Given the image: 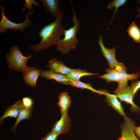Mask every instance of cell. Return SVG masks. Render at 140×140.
<instances>
[{"label": "cell", "instance_id": "obj_1", "mask_svg": "<svg viewBox=\"0 0 140 140\" xmlns=\"http://www.w3.org/2000/svg\"><path fill=\"white\" fill-rule=\"evenodd\" d=\"M63 13L60 10L54 21L44 26L41 30L38 36L41 38L39 44L30 45L29 47L34 52L46 50L50 46L56 45L63 35L65 28L62 24Z\"/></svg>", "mask_w": 140, "mask_h": 140}, {"label": "cell", "instance_id": "obj_2", "mask_svg": "<svg viewBox=\"0 0 140 140\" xmlns=\"http://www.w3.org/2000/svg\"><path fill=\"white\" fill-rule=\"evenodd\" d=\"M71 2L73 11L72 22L73 25L68 29L64 30V38L61 39L56 45L57 50L63 54L74 49L79 43L76 34L81 28L80 24L72 1H71Z\"/></svg>", "mask_w": 140, "mask_h": 140}, {"label": "cell", "instance_id": "obj_3", "mask_svg": "<svg viewBox=\"0 0 140 140\" xmlns=\"http://www.w3.org/2000/svg\"><path fill=\"white\" fill-rule=\"evenodd\" d=\"M31 55L26 57L24 55L18 47L13 46L9 49V51L5 57L8 65L12 70L22 71L26 66L28 60Z\"/></svg>", "mask_w": 140, "mask_h": 140}, {"label": "cell", "instance_id": "obj_4", "mask_svg": "<svg viewBox=\"0 0 140 140\" xmlns=\"http://www.w3.org/2000/svg\"><path fill=\"white\" fill-rule=\"evenodd\" d=\"M5 9L4 7V4L0 6L2 18L0 22V33H2L6 32L7 29L19 30L23 32L25 29L31 25V20L28 18L29 17L26 13L25 19L24 22L20 23H16L13 22L6 16L4 10Z\"/></svg>", "mask_w": 140, "mask_h": 140}, {"label": "cell", "instance_id": "obj_5", "mask_svg": "<svg viewBox=\"0 0 140 140\" xmlns=\"http://www.w3.org/2000/svg\"><path fill=\"white\" fill-rule=\"evenodd\" d=\"M114 92V94L121 101L131 105L130 110L132 112L140 114V107L133 101L134 96L130 86H127L120 89H115Z\"/></svg>", "mask_w": 140, "mask_h": 140}, {"label": "cell", "instance_id": "obj_6", "mask_svg": "<svg viewBox=\"0 0 140 140\" xmlns=\"http://www.w3.org/2000/svg\"><path fill=\"white\" fill-rule=\"evenodd\" d=\"M124 118V121L120 125L121 136L117 140H140L135 133L134 121L127 116Z\"/></svg>", "mask_w": 140, "mask_h": 140}, {"label": "cell", "instance_id": "obj_7", "mask_svg": "<svg viewBox=\"0 0 140 140\" xmlns=\"http://www.w3.org/2000/svg\"><path fill=\"white\" fill-rule=\"evenodd\" d=\"M115 69L119 73L120 79L118 83V86L116 89L118 90L127 86L128 81L129 80H136L140 76V73L128 74L127 73V69L122 63L118 62L116 64Z\"/></svg>", "mask_w": 140, "mask_h": 140}, {"label": "cell", "instance_id": "obj_8", "mask_svg": "<svg viewBox=\"0 0 140 140\" xmlns=\"http://www.w3.org/2000/svg\"><path fill=\"white\" fill-rule=\"evenodd\" d=\"M71 121L68 112L61 114L59 120L53 124L52 131L58 135L66 134L69 131L71 126Z\"/></svg>", "mask_w": 140, "mask_h": 140}, {"label": "cell", "instance_id": "obj_9", "mask_svg": "<svg viewBox=\"0 0 140 140\" xmlns=\"http://www.w3.org/2000/svg\"><path fill=\"white\" fill-rule=\"evenodd\" d=\"M98 44L103 56L107 61L109 67L115 69L116 64L118 62L115 58L116 48H108L104 45L102 35L99 36Z\"/></svg>", "mask_w": 140, "mask_h": 140}, {"label": "cell", "instance_id": "obj_10", "mask_svg": "<svg viewBox=\"0 0 140 140\" xmlns=\"http://www.w3.org/2000/svg\"><path fill=\"white\" fill-rule=\"evenodd\" d=\"M25 83L32 87L37 86L38 79L40 75V69L35 67L26 66L22 71Z\"/></svg>", "mask_w": 140, "mask_h": 140}, {"label": "cell", "instance_id": "obj_11", "mask_svg": "<svg viewBox=\"0 0 140 140\" xmlns=\"http://www.w3.org/2000/svg\"><path fill=\"white\" fill-rule=\"evenodd\" d=\"M101 90L105 96V101L108 105L111 107L124 117L126 116L124 108L117 96L115 94L109 93L106 90L101 89Z\"/></svg>", "mask_w": 140, "mask_h": 140}, {"label": "cell", "instance_id": "obj_12", "mask_svg": "<svg viewBox=\"0 0 140 140\" xmlns=\"http://www.w3.org/2000/svg\"><path fill=\"white\" fill-rule=\"evenodd\" d=\"M23 106L22 100H19L8 107L0 118V126L3 124L4 119L7 117L17 118L20 111Z\"/></svg>", "mask_w": 140, "mask_h": 140}, {"label": "cell", "instance_id": "obj_13", "mask_svg": "<svg viewBox=\"0 0 140 140\" xmlns=\"http://www.w3.org/2000/svg\"><path fill=\"white\" fill-rule=\"evenodd\" d=\"M47 66L54 72L65 75L70 73L72 69L66 66L62 61L57 60L55 58L50 60Z\"/></svg>", "mask_w": 140, "mask_h": 140}, {"label": "cell", "instance_id": "obj_14", "mask_svg": "<svg viewBox=\"0 0 140 140\" xmlns=\"http://www.w3.org/2000/svg\"><path fill=\"white\" fill-rule=\"evenodd\" d=\"M40 76L47 80H53L57 82L65 85H68L69 80L66 75L56 73L50 69L44 70L40 69Z\"/></svg>", "mask_w": 140, "mask_h": 140}, {"label": "cell", "instance_id": "obj_15", "mask_svg": "<svg viewBox=\"0 0 140 140\" xmlns=\"http://www.w3.org/2000/svg\"><path fill=\"white\" fill-rule=\"evenodd\" d=\"M43 8L53 17L56 16L60 10L59 0H40Z\"/></svg>", "mask_w": 140, "mask_h": 140}, {"label": "cell", "instance_id": "obj_16", "mask_svg": "<svg viewBox=\"0 0 140 140\" xmlns=\"http://www.w3.org/2000/svg\"><path fill=\"white\" fill-rule=\"evenodd\" d=\"M58 98L59 101L57 104L60 109L61 114L68 112L71 102V97L68 93L64 91L61 93Z\"/></svg>", "mask_w": 140, "mask_h": 140}, {"label": "cell", "instance_id": "obj_17", "mask_svg": "<svg viewBox=\"0 0 140 140\" xmlns=\"http://www.w3.org/2000/svg\"><path fill=\"white\" fill-rule=\"evenodd\" d=\"M33 113V107L27 108L23 106L20 111L15 124L11 128V131L16 132V128L19 123L22 120H28L30 118Z\"/></svg>", "mask_w": 140, "mask_h": 140}, {"label": "cell", "instance_id": "obj_18", "mask_svg": "<svg viewBox=\"0 0 140 140\" xmlns=\"http://www.w3.org/2000/svg\"><path fill=\"white\" fill-rule=\"evenodd\" d=\"M99 74L88 72L86 69L79 68L72 69L71 72L66 75L69 81L80 80L82 77L85 76H92L99 75Z\"/></svg>", "mask_w": 140, "mask_h": 140}, {"label": "cell", "instance_id": "obj_19", "mask_svg": "<svg viewBox=\"0 0 140 140\" xmlns=\"http://www.w3.org/2000/svg\"><path fill=\"white\" fill-rule=\"evenodd\" d=\"M105 71L107 73L99 76L100 78L105 80L106 82L107 83L115 81L118 83L119 82L120 79V75L116 69L109 67L107 68Z\"/></svg>", "mask_w": 140, "mask_h": 140}, {"label": "cell", "instance_id": "obj_20", "mask_svg": "<svg viewBox=\"0 0 140 140\" xmlns=\"http://www.w3.org/2000/svg\"><path fill=\"white\" fill-rule=\"evenodd\" d=\"M68 85L77 88L88 90L100 95H103V93L101 90H96L92 87L90 84L84 83L80 80L69 81Z\"/></svg>", "mask_w": 140, "mask_h": 140}, {"label": "cell", "instance_id": "obj_21", "mask_svg": "<svg viewBox=\"0 0 140 140\" xmlns=\"http://www.w3.org/2000/svg\"><path fill=\"white\" fill-rule=\"evenodd\" d=\"M126 31L134 41L140 43V28L136 25L135 22H132Z\"/></svg>", "mask_w": 140, "mask_h": 140}, {"label": "cell", "instance_id": "obj_22", "mask_svg": "<svg viewBox=\"0 0 140 140\" xmlns=\"http://www.w3.org/2000/svg\"><path fill=\"white\" fill-rule=\"evenodd\" d=\"M127 1V0H114L108 4L107 8L109 10H111L113 7H115V10L113 16L110 22V25L119 8L121 6L124 5Z\"/></svg>", "mask_w": 140, "mask_h": 140}, {"label": "cell", "instance_id": "obj_23", "mask_svg": "<svg viewBox=\"0 0 140 140\" xmlns=\"http://www.w3.org/2000/svg\"><path fill=\"white\" fill-rule=\"evenodd\" d=\"M24 1L25 2V7L22 10L25 11L26 9L27 8L28 12L26 14L29 17L32 15V13L34 12V10L32 9V4H34L36 7H39V3L37 2L36 0H25Z\"/></svg>", "mask_w": 140, "mask_h": 140}, {"label": "cell", "instance_id": "obj_24", "mask_svg": "<svg viewBox=\"0 0 140 140\" xmlns=\"http://www.w3.org/2000/svg\"><path fill=\"white\" fill-rule=\"evenodd\" d=\"M23 106L27 108L33 107V101L32 99L29 97H25L23 98L21 100Z\"/></svg>", "mask_w": 140, "mask_h": 140}, {"label": "cell", "instance_id": "obj_25", "mask_svg": "<svg viewBox=\"0 0 140 140\" xmlns=\"http://www.w3.org/2000/svg\"><path fill=\"white\" fill-rule=\"evenodd\" d=\"M130 86L134 97L136 93L140 89V80L133 81Z\"/></svg>", "mask_w": 140, "mask_h": 140}, {"label": "cell", "instance_id": "obj_26", "mask_svg": "<svg viewBox=\"0 0 140 140\" xmlns=\"http://www.w3.org/2000/svg\"><path fill=\"white\" fill-rule=\"evenodd\" d=\"M58 136L51 131L47 133L44 137L40 140H57Z\"/></svg>", "mask_w": 140, "mask_h": 140}, {"label": "cell", "instance_id": "obj_27", "mask_svg": "<svg viewBox=\"0 0 140 140\" xmlns=\"http://www.w3.org/2000/svg\"><path fill=\"white\" fill-rule=\"evenodd\" d=\"M134 132L136 136L140 139V126L135 127Z\"/></svg>", "mask_w": 140, "mask_h": 140}, {"label": "cell", "instance_id": "obj_28", "mask_svg": "<svg viewBox=\"0 0 140 140\" xmlns=\"http://www.w3.org/2000/svg\"><path fill=\"white\" fill-rule=\"evenodd\" d=\"M136 10L138 11L139 12V14L136 16V18H140V9L138 6H137L136 7Z\"/></svg>", "mask_w": 140, "mask_h": 140}]
</instances>
